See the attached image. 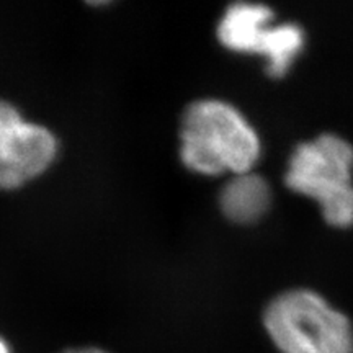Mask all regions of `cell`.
<instances>
[{
	"label": "cell",
	"instance_id": "6",
	"mask_svg": "<svg viewBox=\"0 0 353 353\" xmlns=\"http://www.w3.org/2000/svg\"><path fill=\"white\" fill-rule=\"evenodd\" d=\"M221 210L232 223L250 224L259 221L270 206V188L262 176L236 175L221 192Z\"/></svg>",
	"mask_w": 353,
	"mask_h": 353
},
{
	"label": "cell",
	"instance_id": "1",
	"mask_svg": "<svg viewBox=\"0 0 353 353\" xmlns=\"http://www.w3.org/2000/svg\"><path fill=\"white\" fill-rule=\"evenodd\" d=\"M259 154L257 134L231 105L203 100L187 108L182 120L180 157L190 170L203 175L247 174Z\"/></svg>",
	"mask_w": 353,
	"mask_h": 353
},
{
	"label": "cell",
	"instance_id": "2",
	"mask_svg": "<svg viewBox=\"0 0 353 353\" xmlns=\"http://www.w3.org/2000/svg\"><path fill=\"white\" fill-rule=\"evenodd\" d=\"M353 148L335 134L299 144L290 159L285 183L319 203L330 226H353Z\"/></svg>",
	"mask_w": 353,
	"mask_h": 353
},
{
	"label": "cell",
	"instance_id": "3",
	"mask_svg": "<svg viewBox=\"0 0 353 353\" xmlns=\"http://www.w3.org/2000/svg\"><path fill=\"white\" fill-rule=\"evenodd\" d=\"M263 322L281 353H353L350 321L314 291L293 290L276 296Z\"/></svg>",
	"mask_w": 353,
	"mask_h": 353
},
{
	"label": "cell",
	"instance_id": "8",
	"mask_svg": "<svg viewBox=\"0 0 353 353\" xmlns=\"http://www.w3.org/2000/svg\"><path fill=\"white\" fill-rule=\"evenodd\" d=\"M0 353H8V348L6 343L2 342V339H0Z\"/></svg>",
	"mask_w": 353,
	"mask_h": 353
},
{
	"label": "cell",
	"instance_id": "4",
	"mask_svg": "<svg viewBox=\"0 0 353 353\" xmlns=\"http://www.w3.org/2000/svg\"><path fill=\"white\" fill-rule=\"evenodd\" d=\"M272 10L255 3H234L221 20L218 38L223 46L237 52H255L268 59L267 72L283 77L303 50L304 34L298 25L270 28Z\"/></svg>",
	"mask_w": 353,
	"mask_h": 353
},
{
	"label": "cell",
	"instance_id": "7",
	"mask_svg": "<svg viewBox=\"0 0 353 353\" xmlns=\"http://www.w3.org/2000/svg\"><path fill=\"white\" fill-rule=\"evenodd\" d=\"M63 353H107V352L99 350V348L88 347V348H72V350H65Z\"/></svg>",
	"mask_w": 353,
	"mask_h": 353
},
{
	"label": "cell",
	"instance_id": "5",
	"mask_svg": "<svg viewBox=\"0 0 353 353\" xmlns=\"http://www.w3.org/2000/svg\"><path fill=\"white\" fill-rule=\"evenodd\" d=\"M56 149L46 128L23 121L12 105L0 101V188H17L43 174Z\"/></svg>",
	"mask_w": 353,
	"mask_h": 353
}]
</instances>
